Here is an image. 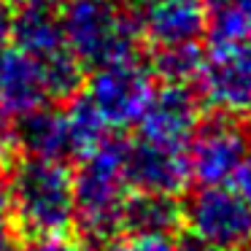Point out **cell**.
Returning <instances> with one entry per match:
<instances>
[{
    "label": "cell",
    "mask_w": 251,
    "mask_h": 251,
    "mask_svg": "<svg viewBox=\"0 0 251 251\" xmlns=\"http://www.w3.org/2000/svg\"><path fill=\"white\" fill-rule=\"evenodd\" d=\"M125 143L108 141L87 151L73 173V224L92 243H108L125 229Z\"/></svg>",
    "instance_id": "6da1fadb"
},
{
    "label": "cell",
    "mask_w": 251,
    "mask_h": 251,
    "mask_svg": "<svg viewBox=\"0 0 251 251\" xmlns=\"http://www.w3.org/2000/svg\"><path fill=\"white\" fill-rule=\"evenodd\" d=\"M14 222L30 238L65 235L73 224V173L65 159H19L6 186Z\"/></svg>",
    "instance_id": "7a4b0ae2"
},
{
    "label": "cell",
    "mask_w": 251,
    "mask_h": 251,
    "mask_svg": "<svg viewBox=\"0 0 251 251\" xmlns=\"http://www.w3.org/2000/svg\"><path fill=\"white\" fill-rule=\"evenodd\" d=\"M60 14L68 49L84 68L135 57L141 44V19L119 0H65Z\"/></svg>",
    "instance_id": "3957f363"
},
{
    "label": "cell",
    "mask_w": 251,
    "mask_h": 251,
    "mask_svg": "<svg viewBox=\"0 0 251 251\" xmlns=\"http://www.w3.org/2000/svg\"><path fill=\"white\" fill-rule=\"evenodd\" d=\"M11 38L19 51L41 65L51 100H71L84 84V65L65 44L54 8L22 6L11 17Z\"/></svg>",
    "instance_id": "277c9868"
},
{
    "label": "cell",
    "mask_w": 251,
    "mask_h": 251,
    "mask_svg": "<svg viewBox=\"0 0 251 251\" xmlns=\"http://www.w3.org/2000/svg\"><path fill=\"white\" fill-rule=\"evenodd\" d=\"M189 238L205 251H224L251 243V208L227 184L200 186L181 208Z\"/></svg>",
    "instance_id": "5b68a950"
},
{
    "label": "cell",
    "mask_w": 251,
    "mask_h": 251,
    "mask_svg": "<svg viewBox=\"0 0 251 251\" xmlns=\"http://www.w3.org/2000/svg\"><path fill=\"white\" fill-rule=\"evenodd\" d=\"M154 89L157 87H154L151 68L143 65L138 57H125L95 68L84 95L105 122V127L125 130L138 125Z\"/></svg>",
    "instance_id": "8992f818"
},
{
    "label": "cell",
    "mask_w": 251,
    "mask_h": 251,
    "mask_svg": "<svg viewBox=\"0 0 251 251\" xmlns=\"http://www.w3.org/2000/svg\"><path fill=\"white\" fill-rule=\"evenodd\" d=\"M186 146L189 173L197 184H229L235 170L251 151V132L240 116L219 111L195 127Z\"/></svg>",
    "instance_id": "52a82bcc"
},
{
    "label": "cell",
    "mask_w": 251,
    "mask_h": 251,
    "mask_svg": "<svg viewBox=\"0 0 251 251\" xmlns=\"http://www.w3.org/2000/svg\"><path fill=\"white\" fill-rule=\"evenodd\" d=\"M197 84L202 98L222 114L251 116V41L211 44Z\"/></svg>",
    "instance_id": "ba28073f"
},
{
    "label": "cell",
    "mask_w": 251,
    "mask_h": 251,
    "mask_svg": "<svg viewBox=\"0 0 251 251\" xmlns=\"http://www.w3.org/2000/svg\"><path fill=\"white\" fill-rule=\"evenodd\" d=\"M125 176L127 184L149 195L176 197L189 186V159L186 146L138 138L135 143H125Z\"/></svg>",
    "instance_id": "9c48e42d"
},
{
    "label": "cell",
    "mask_w": 251,
    "mask_h": 251,
    "mask_svg": "<svg viewBox=\"0 0 251 251\" xmlns=\"http://www.w3.org/2000/svg\"><path fill=\"white\" fill-rule=\"evenodd\" d=\"M197 125H200V100L184 84H165L162 89H154L151 100L138 119L141 138L170 146H186Z\"/></svg>",
    "instance_id": "30bf717a"
},
{
    "label": "cell",
    "mask_w": 251,
    "mask_h": 251,
    "mask_svg": "<svg viewBox=\"0 0 251 251\" xmlns=\"http://www.w3.org/2000/svg\"><path fill=\"white\" fill-rule=\"evenodd\" d=\"M49 87L41 65L25 51L0 49V114L25 116L49 105Z\"/></svg>",
    "instance_id": "8fae6325"
},
{
    "label": "cell",
    "mask_w": 251,
    "mask_h": 251,
    "mask_svg": "<svg viewBox=\"0 0 251 251\" xmlns=\"http://www.w3.org/2000/svg\"><path fill=\"white\" fill-rule=\"evenodd\" d=\"M141 19V33L154 46H173L200 41L208 27V8L202 0H149Z\"/></svg>",
    "instance_id": "7c38bea8"
},
{
    "label": "cell",
    "mask_w": 251,
    "mask_h": 251,
    "mask_svg": "<svg viewBox=\"0 0 251 251\" xmlns=\"http://www.w3.org/2000/svg\"><path fill=\"white\" fill-rule=\"evenodd\" d=\"M14 141L25 149L30 157H46V159H68L73 157L71 135H68L65 114L51 108H38L33 114L19 116L17 138Z\"/></svg>",
    "instance_id": "4fadbf2b"
},
{
    "label": "cell",
    "mask_w": 251,
    "mask_h": 251,
    "mask_svg": "<svg viewBox=\"0 0 251 251\" xmlns=\"http://www.w3.org/2000/svg\"><path fill=\"white\" fill-rule=\"evenodd\" d=\"M181 224V205L168 195L138 192L127 197L125 205V229L130 232H173Z\"/></svg>",
    "instance_id": "5bb4252c"
},
{
    "label": "cell",
    "mask_w": 251,
    "mask_h": 251,
    "mask_svg": "<svg viewBox=\"0 0 251 251\" xmlns=\"http://www.w3.org/2000/svg\"><path fill=\"white\" fill-rule=\"evenodd\" d=\"M202 62H205V54L197 46V41H192V44L157 46L151 73L159 76L165 84H184V87H189L200 76Z\"/></svg>",
    "instance_id": "9a60e30c"
},
{
    "label": "cell",
    "mask_w": 251,
    "mask_h": 251,
    "mask_svg": "<svg viewBox=\"0 0 251 251\" xmlns=\"http://www.w3.org/2000/svg\"><path fill=\"white\" fill-rule=\"evenodd\" d=\"M65 125H68V135H71V149L73 157H84L87 151H92L98 143L105 141V122L100 119V114L95 111V105L87 100V95L73 98V103L65 111Z\"/></svg>",
    "instance_id": "2e32d148"
},
{
    "label": "cell",
    "mask_w": 251,
    "mask_h": 251,
    "mask_svg": "<svg viewBox=\"0 0 251 251\" xmlns=\"http://www.w3.org/2000/svg\"><path fill=\"white\" fill-rule=\"evenodd\" d=\"M211 44L251 41V0H219L208 11Z\"/></svg>",
    "instance_id": "e0dca14e"
},
{
    "label": "cell",
    "mask_w": 251,
    "mask_h": 251,
    "mask_svg": "<svg viewBox=\"0 0 251 251\" xmlns=\"http://www.w3.org/2000/svg\"><path fill=\"white\" fill-rule=\"evenodd\" d=\"M114 251H184V246L170 232H130Z\"/></svg>",
    "instance_id": "ac0fdd59"
},
{
    "label": "cell",
    "mask_w": 251,
    "mask_h": 251,
    "mask_svg": "<svg viewBox=\"0 0 251 251\" xmlns=\"http://www.w3.org/2000/svg\"><path fill=\"white\" fill-rule=\"evenodd\" d=\"M0 251H19L17 222H14V211H11L6 186H0Z\"/></svg>",
    "instance_id": "d6986e66"
},
{
    "label": "cell",
    "mask_w": 251,
    "mask_h": 251,
    "mask_svg": "<svg viewBox=\"0 0 251 251\" xmlns=\"http://www.w3.org/2000/svg\"><path fill=\"white\" fill-rule=\"evenodd\" d=\"M27 251H89L84 243L65 238V235H49V238H35V243Z\"/></svg>",
    "instance_id": "ffe728a7"
},
{
    "label": "cell",
    "mask_w": 251,
    "mask_h": 251,
    "mask_svg": "<svg viewBox=\"0 0 251 251\" xmlns=\"http://www.w3.org/2000/svg\"><path fill=\"white\" fill-rule=\"evenodd\" d=\"M229 184H232V189L243 197L246 205L251 208V151H249V157L240 162V168L235 170V176L229 178Z\"/></svg>",
    "instance_id": "44dd1931"
},
{
    "label": "cell",
    "mask_w": 251,
    "mask_h": 251,
    "mask_svg": "<svg viewBox=\"0 0 251 251\" xmlns=\"http://www.w3.org/2000/svg\"><path fill=\"white\" fill-rule=\"evenodd\" d=\"M8 38H11V14H8V8L0 3V49L6 46Z\"/></svg>",
    "instance_id": "7402d4cb"
},
{
    "label": "cell",
    "mask_w": 251,
    "mask_h": 251,
    "mask_svg": "<svg viewBox=\"0 0 251 251\" xmlns=\"http://www.w3.org/2000/svg\"><path fill=\"white\" fill-rule=\"evenodd\" d=\"M22 6H41V8H60L65 0H19Z\"/></svg>",
    "instance_id": "603a6c76"
},
{
    "label": "cell",
    "mask_w": 251,
    "mask_h": 251,
    "mask_svg": "<svg viewBox=\"0 0 251 251\" xmlns=\"http://www.w3.org/2000/svg\"><path fill=\"white\" fill-rule=\"evenodd\" d=\"M6 157H8V138L0 132V165L6 162Z\"/></svg>",
    "instance_id": "cb8c5ba5"
},
{
    "label": "cell",
    "mask_w": 251,
    "mask_h": 251,
    "mask_svg": "<svg viewBox=\"0 0 251 251\" xmlns=\"http://www.w3.org/2000/svg\"><path fill=\"white\" fill-rule=\"evenodd\" d=\"M200 251H205V249H200ZM224 251H251V243H246V246H238V249H224Z\"/></svg>",
    "instance_id": "d4e9b609"
},
{
    "label": "cell",
    "mask_w": 251,
    "mask_h": 251,
    "mask_svg": "<svg viewBox=\"0 0 251 251\" xmlns=\"http://www.w3.org/2000/svg\"><path fill=\"white\" fill-rule=\"evenodd\" d=\"M211 3H219V0H211Z\"/></svg>",
    "instance_id": "484cf974"
},
{
    "label": "cell",
    "mask_w": 251,
    "mask_h": 251,
    "mask_svg": "<svg viewBox=\"0 0 251 251\" xmlns=\"http://www.w3.org/2000/svg\"><path fill=\"white\" fill-rule=\"evenodd\" d=\"M146 3H149V0H146Z\"/></svg>",
    "instance_id": "4316f807"
}]
</instances>
